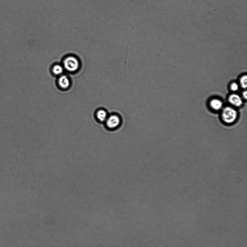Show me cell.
<instances>
[{
    "label": "cell",
    "instance_id": "obj_1",
    "mask_svg": "<svg viewBox=\"0 0 247 247\" xmlns=\"http://www.w3.org/2000/svg\"><path fill=\"white\" fill-rule=\"evenodd\" d=\"M238 113L237 110L231 106H227L223 109L222 112V119L227 124H232L237 119Z\"/></svg>",
    "mask_w": 247,
    "mask_h": 247
},
{
    "label": "cell",
    "instance_id": "obj_2",
    "mask_svg": "<svg viewBox=\"0 0 247 247\" xmlns=\"http://www.w3.org/2000/svg\"><path fill=\"white\" fill-rule=\"evenodd\" d=\"M63 64L64 68L68 72H76L80 66L78 59L72 56H68L65 58Z\"/></svg>",
    "mask_w": 247,
    "mask_h": 247
},
{
    "label": "cell",
    "instance_id": "obj_3",
    "mask_svg": "<svg viewBox=\"0 0 247 247\" xmlns=\"http://www.w3.org/2000/svg\"><path fill=\"white\" fill-rule=\"evenodd\" d=\"M121 122L120 116L114 114L109 115L105 123L108 129L113 130L119 127Z\"/></svg>",
    "mask_w": 247,
    "mask_h": 247
},
{
    "label": "cell",
    "instance_id": "obj_4",
    "mask_svg": "<svg viewBox=\"0 0 247 247\" xmlns=\"http://www.w3.org/2000/svg\"><path fill=\"white\" fill-rule=\"evenodd\" d=\"M228 101L232 105L237 107L241 106L243 104L241 98L239 95L236 94L230 95L229 97Z\"/></svg>",
    "mask_w": 247,
    "mask_h": 247
},
{
    "label": "cell",
    "instance_id": "obj_5",
    "mask_svg": "<svg viewBox=\"0 0 247 247\" xmlns=\"http://www.w3.org/2000/svg\"><path fill=\"white\" fill-rule=\"evenodd\" d=\"M108 116L106 110L102 109H100L96 110L95 113V116L96 119L100 122H105Z\"/></svg>",
    "mask_w": 247,
    "mask_h": 247
},
{
    "label": "cell",
    "instance_id": "obj_6",
    "mask_svg": "<svg viewBox=\"0 0 247 247\" xmlns=\"http://www.w3.org/2000/svg\"><path fill=\"white\" fill-rule=\"evenodd\" d=\"M58 84L59 87L62 89L66 90L70 86V80L68 76L63 75L59 78Z\"/></svg>",
    "mask_w": 247,
    "mask_h": 247
},
{
    "label": "cell",
    "instance_id": "obj_7",
    "mask_svg": "<svg viewBox=\"0 0 247 247\" xmlns=\"http://www.w3.org/2000/svg\"><path fill=\"white\" fill-rule=\"evenodd\" d=\"M210 106L213 109L219 110L222 109L223 106V102L218 99H213L210 102Z\"/></svg>",
    "mask_w": 247,
    "mask_h": 247
},
{
    "label": "cell",
    "instance_id": "obj_8",
    "mask_svg": "<svg viewBox=\"0 0 247 247\" xmlns=\"http://www.w3.org/2000/svg\"><path fill=\"white\" fill-rule=\"evenodd\" d=\"M64 70L63 67L59 65H55L52 68V72L53 74L57 76L62 74L64 72Z\"/></svg>",
    "mask_w": 247,
    "mask_h": 247
},
{
    "label": "cell",
    "instance_id": "obj_9",
    "mask_svg": "<svg viewBox=\"0 0 247 247\" xmlns=\"http://www.w3.org/2000/svg\"><path fill=\"white\" fill-rule=\"evenodd\" d=\"M240 83L241 87L244 89H245L247 87V76L246 75L243 76L241 77Z\"/></svg>",
    "mask_w": 247,
    "mask_h": 247
},
{
    "label": "cell",
    "instance_id": "obj_10",
    "mask_svg": "<svg viewBox=\"0 0 247 247\" xmlns=\"http://www.w3.org/2000/svg\"><path fill=\"white\" fill-rule=\"evenodd\" d=\"M239 89L238 84L236 83H233L230 85V89L233 92H236Z\"/></svg>",
    "mask_w": 247,
    "mask_h": 247
},
{
    "label": "cell",
    "instance_id": "obj_11",
    "mask_svg": "<svg viewBox=\"0 0 247 247\" xmlns=\"http://www.w3.org/2000/svg\"><path fill=\"white\" fill-rule=\"evenodd\" d=\"M242 96L243 98L245 99V100H246L247 98V91L245 90L242 93Z\"/></svg>",
    "mask_w": 247,
    "mask_h": 247
}]
</instances>
